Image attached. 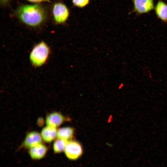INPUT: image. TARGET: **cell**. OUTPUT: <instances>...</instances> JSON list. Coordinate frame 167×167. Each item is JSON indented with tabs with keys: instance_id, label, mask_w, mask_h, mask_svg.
I'll return each mask as SVG.
<instances>
[{
	"instance_id": "cell-1",
	"label": "cell",
	"mask_w": 167,
	"mask_h": 167,
	"mask_svg": "<svg viewBox=\"0 0 167 167\" xmlns=\"http://www.w3.org/2000/svg\"><path fill=\"white\" fill-rule=\"evenodd\" d=\"M16 13L22 22L31 27L40 25L44 22L46 17L44 9L38 4L21 6L18 9Z\"/></svg>"
},
{
	"instance_id": "cell-2",
	"label": "cell",
	"mask_w": 167,
	"mask_h": 167,
	"mask_svg": "<svg viewBox=\"0 0 167 167\" xmlns=\"http://www.w3.org/2000/svg\"><path fill=\"white\" fill-rule=\"evenodd\" d=\"M48 45L44 42L41 41L33 48L29 56L30 60L35 67L41 66L46 62L50 53Z\"/></svg>"
},
{
	"instance_id": "cell-3",
	"label": "cell",
	"mask_w": 167,
	"mask_h": 167,
	"mask_svg": "<svg viewBox=\"0 0 167 167\" xmlns=\"http://www.w3.org/2000/svg\"><path fill=\"white\" fill-rule=\"evenodd\" d=\"M64 152L67 158L74 160L81 156L83 150L82 146L79 142L71 140L67 142Z\"/></svg>"
},
{
	"instance_id": "cell-4",
	"label": "cell",
	"mask_w": 167,
	"mask_h": 167,
	"mask_svg": "<svg viewBox=\"0 0 167 167\" xmlns=\"http://www.w3.org/2000/svg\"><path fill=\"white\" fill-rule=\"evenodd\" d=\"M52 12L55 21L58 24L65 22L67 19L70 14L69 10L66 6L60 2L54 4Z\"/></svg>"
},
{
	"instance_id": "cell-5",
	"label": "cell",
	"mask_w": 167,
	"mask_h": 167,
	"mask_svg": "<svg viewBox=\"0 0 167 167\" xmlns=\"http://www.w3.org/2000/svg\"><path fill=\"white\" fill-rule=\"evenodd\" d=\"M42 140L41 134L35 131H32L26 135L21 146L29 149L42 143Z\"/></svg>"
},
{
	"instance_id": "cell-6",
	"label": "cell",
	"mask_w": 167,
	"mask_h": 167,
	"mask_svg": "<svg viewBox=\"0 0 167 167\" xmlns=\"http://www.w3.org/2000/svg\"><path fill=\"white\" fill-rule=\"evenodd\" d=\"M69 119L60 113L54 112L47 115L45 122L47 126L57 128Z\"/></svg>"
},
{
	"instance_id": "cell-7",
	"label": "cell",
	"mask_w": 167,
	"mask_h": 167,
	"mask_svg": "<svg viewBox=\"0 0 167 167\" xmlns=\"http://www.w3.org/2000/svg\"><path fill=\"white\" fill-rule=\"evenodd\" d=\"M134 11L139 14L146 13L154 8L153 0H132Z\"/></svg>"
},
{
	"instance_id": "cell-8",
	"label": "cell",
	"mask_w": 167,
	"mask_h": 167,
	"mask_svg": "<svg viewBox=\"0 0 167 167\" xmlns=\"http://www.w3.org/2000/svg\"><path fill=\"white\" fill-rule=\"evenodd\" d=\"M48 148L44 144L41 143L29 149L28 153L31 158L33 160H39L46 155Z\"/></svg>"
},
{
	"instance_id": "cell-9",
	"label": "cell",
	"mask_w": 167,
	"mask_h": 167,
	"mask_svg": "<svg viewBox=\"0 0 167 167\" xmlns=\"http://www.w3.org/2000/svg\"><path fill=\"white\" fill-rule=\"evenodd\" d=\"M57 128L47 126L42 130L41 135L42 139L46 143H51L57 137Z\"/></svg>"
},
{
	"instance_id": "cell-10",
	"label": "cell",
	"mask_w": 167,
	"mask_h": 167,
	"mask_svg": "<svg viewBox=\"0 0 167 167\" xmlns=\"http://www.w3.org/2000/svg\"><path fill=\"white\" fill-rule=\"evenodd\" d=\"M74 128L70 127H65L57 130V137L67 141L71 140L74 133Z\"/></svg>"
},
{
	"instance_id": "cell-11",
	"label": "cell",
	"mask_w": 167,
	"mask_h": 167,
	"mask_svg": "<svg viewBox=\"0 0 167 167\" xmlns=\"http://www.w3.org/2000/svg\"><path fill=\"white\" fill-rule=\"evenodd\" d=\"M155 12L157 15L164 21H167V5L163 2L159 1L156 5Z\"/></svg>"
},
{
	"instance_id": "cell-12",
	"label": "cell",
	"mask_w": 167,
	"mask_h": 167,
	"mask_svg": "<svg viewBox=\"0 0 167 167\" xmlns=\"http://www.w3.org/2000/svg\"><path fill=\"white\" fill-rule=\"evenodd\" d=\"M68 141L57 138L54 141L53 144V150L54 153H60L64 151Z\"/></svg>"
},
{
	"instance_id": "cell-13",
	"label": "cell",
	"mask_w": 167,
	"mask_h": 167,
	"mask_svg": "<svg viewBox=\"0 0 167 167\" xmlns=\"http://www.w3.org/2000/svg\"><path fill=\"white\" fill-rule=\"evenodd\" d=\"M90 0H72L73 5L79 8H83L88 5Z\"/></svg>"
},
{
	"instance_id": "cell-14",
	"label": "cell",
	"mask_w": 167,
	"mask_h": 167,
	"mask_svg": "<svg viewBox=\"0 0 167 167\" xmlns=\"http://www.w3.org/2000/svg\"><path fill=\"white\" fill-rule=\"evenodd\" d=\"M30 2L34 3H39L41 2L47 1V0H27Z\"/></svg>"
},
{
	"instance_id": "cell-15",
	"label": "cell",
	"mask_w": 167,
	"mask_h": 167,
	"mask_svg": "<svg viewBox=\"0 0 167 167\" xmlns=\"http://www.w3.org/2000/svg\"><path fill=\"white\" fill-rule=\"evenodd\" d=\"M9 0H1V2L2 4H5Z\"/></svg>"
}]
</instances>
